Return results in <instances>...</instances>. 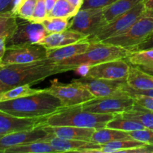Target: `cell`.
Masks as SVG:
<instances>
[{"label":"cell","instance_id":"52a82bcc","mask_svg":"<svg viewBox=\"0 0 153 153\" xmlns=\"http://www.w3.org/2000/svg\"><path fill=\"white\" fill-rule=\"evenodd\" d=\"M146 10L143 1L137 4L134 7L123 13L121 16L109 22L100 29L96 34L89 37L90 41L102 42L114 36L120 35L126 31Z\"/></svg>","mask_w":153,"mask_h":153},{"label":"cell","instance_id":"8fae6325","mask_svg":"<svg viewBox=\"0 0 153 153\" xmlns=\"http://www.w3.org/2000/svg\"><path fill=\"white\" fill-rule=\"evenodd\" d=\"M73 83L86 88L95 98L115 97L126 94L123 87L126 84V80H106L82 77L73 79Z\"/></svg>","mask_w":153,"mask_h":153},{"label":"cell","instance_id":"2e32d148","mask_svg":"<svg viewBox=\"0 0 153 153\" xmlns=\"http://www.w3.org/2000/svg\"><path fill=\"white\" fill-rule=\"evenodd\" d=\"M86 39H88V37L85 34L68 28L61 32L47 34L38 43L43 45L47 49H54L82 41Z\"/></svg>","mask_w":153,"mask_h":153},{"label":"cell","instance_id":"4fadbf2b","mask_svg":"<svg viewBox=\"0 0 153 153\" xmlns=\"http://www.w3.org/2000/svg\"><path fill=\"white\" fill-rule=\"evenodd\" d=\"M21 19L22 21L18 20L17 27L13 35L7 40V46L38 43L49 34L41 23Z\"/></svg>","mask_w":153,"mask_h":153},{"label":"cell","instance_id":"f6af8a7d","mask_svg":"<svg viewBox=\"0 0 153 153\" xmlns=\"http://www.w3.org/2000/svg\"><path fill=\"white\" fill-rule=\"evenodd\" d=\"M57 0H45V4H46V8L48 13L52 10V8L55 6Z\"/></svg>","mask_w":153,"mask_h":153},{"label":"cell","instance_id":"e0dca14e","mask_svg":"<svg viewBox=\"0 0 153 153\" xmlns=\"http://www.w3.org/2000/svg\"><path fill=\"white\" fill-rule=\"evenodd\" d=\"M43 127L51 134L59 138L88 142H91L92 135L96 131L95 128H82L71 126H43Z\"/></svg>","mask_w":153,"mask_h":153},{"label":"cell","instance_id":"c3c4849f","mask_svg":"<svg viewBox=\"0 0 153 153\" xmlns=\"http://www.w3.org/2000/svg\"><path fill=\"white\" fill-rule=\"evenodd\" d=\"M3 66H4V64H3L2 61H1V59H0V68H1V67H3Z\"/></svg>","mask_w":153,"mask_h":153},{"label":"cell","instance_id":"8992f818","mask_svg":"<svg viewBox=\"0 0 153 153\" xmlns=\"http://www.w3.org/2000/svg\"><path fill=\"white\" fill-rule=\"evenodd\" d=\"M45 90L60 100L64 108L80 105L95 98L86 88L72 82L69 84L62 83L57 79L50 81V86Z\"/></svg>","mask_w":153,"mask_h":153},{"label":"cell","instance_id":"4316f807","mask_svg":"<svg viewBox=\"0 0 153 153\" xmlns=\"http://www.w3.org/2000/svg\"><path fill=\"white\" fill-rule=\"evenodd\" d=\"M31 86L30 85H23L10 88L0 94V102L16 100L44 91V89H35Z\"/></svg>","mask_w":153,"mask_h":153},{"label":"cell","instance_id":"484cf974","mask_svg":"<svg viewBox=\"0 0 153 153\" xmlns=\"http://www.w3.org/2000/svg\"><path fill=\"white\" fill-rule=\"evenodd\" d=\"M18 25V17L12 10L0 12V37L9 39Z\"/></svg>","mask_w":153,"mask_h":153},{"label":"cell","instance_id":"83f0119b","mask_svg":"<svg viewBox=\"0 0 153 153\" xmlns=\"http://www.w3.org/2000/svg\"><path fill=\"white\" fill-rule=\"evenodd\" d=\"M106 127L109 128L120 130V131H126V132L145 128L144 126L142 125L139 121L124 118L120 114H118L116 117L109 121L106 125Z\"/></svg>","mask_w":153,"mask_h":153},{"label":"cell","instance_id":"d6986e66","mask_svg":"<svg viewBox=\"0 0 153 153\" xmlns=\"http://www.w3.org/2000/svg\"><path fill=\"white\" fill-rule=\"evenodd\" d=\"M91 45V41L86 39L82 41L67 45L54 49H48L47 58L52 62L58 63L86 52Z\"/></svg>","mask_w":153,"mask_h":153},{"label":"cell","instance_id":"7c38bea8","mask_svg":"<svg viewBox=\"0 0 153 153\" xmlns=\"http://www.w3.org/2000/svg\"><path fill=\"white\" fill-rule=\"evenodd\" d=\"M126 58L113 60L89 67L85 77L106 80H126L131 64Z\"/></svg>","mask_w":153,"mask_h":153},{"label":"cell","instance_id":"9a60e30c","mask_svg":"<svg viewBox=\"0 0 153 153\" xmlns=\"http://www.w3.org/2000/svg\"><path fill=\"white\" fill-rule=\"evenodd\" d=\"M47 117L21 118L0 111V136L44 126Z\"/></svg>","mask_w":153,"mask_h":153},{"label":"cell","instance_id":"ab89813d","mask_svg":"<svg viewBox=\"0 0 153 153\" xmlns=\"http://www.w3.org/2000/svg\"><path fill=\"white\" fill-rule=\"evenodd\" d=\"M133 153H153V144L152 145H145L142 147L137 148V149H132L130 152Z\"/></svg>","mask_w":153,"mask_h":153},{"label":"cell","instance_id":"7402d4cb","mask_svg":"<svg viewBox=\"0 0 153 153\" xmlns=\"http://www.w3.org/2000/svg\"><path fill=\"white\" fill-rule=\"evenodd\" d=\"M143 0H117L103 8V15L107 23L126 13Z\"/></svg>","mask_w":153,"mask_h":153},{"label":"cell","instance_id":"f546056e","mask_svg":"<svg viewBox=\"0 0 153 153\" xmlns=\"http://www.w3.org/2000/svg\"><path fill=\"white\" fill-rule=\"evenodd\" d=\"M78 10L67 0H57L55 6L47 17H61L71 19L77 13Z\"/></svg>","mask_w":153,"mask_h":153},{"label":"cell","instance_id":"44dd1931","mask_svg":"<svg viewBox=\"0 0 153 153\" xmlns=\"http://www.w3.org/2000/svg\"><path fill=\"white\" fill-rule=\"evenodd\" d=\"M146 145L143 142L134 139H124L110 142L106 144L102 145L100 149H94L91 152L96 153H115V152H130L132 149H137Z\"/></svg>","mask_w":153,"mask_h":153},{"label":"cell","instance_id":"ffe728a7","mask_svg":"<svg viewBox=\"0 0 153 153\" xmlns=\"http://www.w3.org/2000/svg\"><path fill=\"white\" fill-rule=\"evenodd\" d=\"M126 82L128 87L133 89H153V76L131 64Z\"/></svg>","mask_w":153,"mask_h":153},{"label":"cell","instance_id":"7dc6e473","mask_svg":"<svg viewBox=\"0 0 153 153\" xmlns=\"http://www.w3.org/2000/svg\"><path fill=\"white\" fill-rule=\"evenodd\" d=\"M143 3L146 9L153 10V0H143Z\"/></svg>","mask_w":153,"mask_h":153},{"label":"cell","instance_id":"4dcf8cb0","mask_svg":"<svg viewBox=\"0 0 153 153\" xmlns=\"http://www.w3.org/2000/svg\"><path fill=\"white\" fill-rule=\"evenodd\" d=\"M126 60L131 65L140 67L153 63V48L131 51Z\"/></svg>","mask_w":153,"mask_h":153},{"label":"cell","instance_id":"bcb514c9","mask_svg":"<svg viewBox=\"0 0 153 153\" xmlns=\"http://www.w3.org/2000/svg\"><path fill=\"white\" fill-rule=\"evenodd\" d=\"M11 88H13V87H10L9 86V85H7V84L4 83V82L0 79V94H1L2 93H4V91H7V90H9Z\"/></svg>","mask_w":153,"mask_h":153},{"label":"cell","instance_id":"30bf717a","mask_svg":"<svg viewBox=\"0 0 153 153\" xmlns=\"http://www.w3.org/2000/svg\"><path fill=\"white\" fill-rule=\"evenodd\" d=\"M48 49L39 43L13 45L6 47L1 61L4 65L13 64H26L47 58Z\"/></svg>","mask_w":153,"mask_h":153},{"label":"cell","instance_id":"7a4b0ae2","mask_svg":"<svg viewBox=\"0 0 153 153\" xmlns=\"http://www.w3.org/2000/svg\"><path fill=\"white\" fill-rule=\"evenodd\" d=\"M64 108L52 94L44 91L28 97L0 102V111L21 118H36L49 115Z\"/></svg>","mask_w":153,"mask_h":153},{"label":"cell","instance_id":"e575fe53","mask_svg":"<svg viewBox=\"0 0 153 153\" xmlns=\"http://www.w3.org/2000/svg\"><path fill=\"white\" fill-rule=\"evenodd\" d=\"M134 99L135 103L146 110L153 111V97L139 94H130Z\"/></svg>","mask_w":153,"mask_h":153},{"label":"cell","instance_id":"d6a6232c","mask_svg":"<svg viewBox=\"0 0 153 153\" xmlns=\"http://www.w3.org/2000/svg\"><path fill=\"white\" fill-rule=\"evenodd\" d=\"M132 139L143 142L146 145L153 144V129L145 128L143 129L128 132Z\"/></svg>","mask_w":153,"mask_h":153},{"label":"cell","instance_id":"d4e9b609","mask_svg":"<svg viewBox=\"0 0 153 153\" xmlns=\"http://www.w3.org/2000/svg\"><path fill=\"white\" fill-rule=\"evenodd\" d=\"M120 115L124 118L139 121L145 128L153 129V111L146 110L136 103L132 108L123 112Z\"/></svg>","mask_w":153,"mask_h":153},{"label":"cell","instance_id":"f35d334b","mask_svg":"<svg viewBox=\"0 0 153 153\" xmlns=\"http://www.w3.org/2000/svg\"><path fill=\"white\" fill-rule=\"evenodd\" d=\"M150 48H153V32L152 34L149 36L147 38V40H145L143 43L139 45L133 51H137V50H143V49H150Z\"/></svg>","mask_w":153,"mask_h":153},{"label":"cell","instance_id":"d590c367","mask_svg":"<svg viewBox=\"0 0 153 153\" xmlns=\"http://www.w3.org/2000/svg\"><path fill=\"white\" fill-rule=\"evenodd\" d=\"M115 1L117 0H84V3L81 9L105 7L114 2Z\"/></svg>","mask_w":153,"mask_h":153},{"label":"cell","instance_id":"ee69618b","mask_svg":"<svg viewBox=\"0 0 153 153\" xmlns=\"http://www.w3.org/2000/svg\"><path fill=\"white\" fill-rule=\"evenodd\" d=\"M76 10L79 11L81 8L82 6L84 3V0H67Z\"/></svg>","mask_w":153,"mask_h":153},{"label":"cell","instance_id":"8d00e7d4","mask_svg":"<svg viewBox=\"0 0 153 153\" xmlns=\"http://www.w3.org/2000/svg\"><path fill=\"white\" fill-rule=\"evenodd\" d=\"M123 91L128 93V94H139V95L148 96V97H153V89L149 90H136L130 88L126 84L123 87Z\"/></svg>","mask_w":153,"mask_h":153},{"label":"cell","instance_id":"277c9868","mask_svg":"<svg viewBox=\"0 0 153 153\" xmlns=\"http://www.w3.org/2000/svg\"><path fill=\"white\" fill-rule=\"evenodd\" d=\"M131 51L124 48L102 42L91 41L88 50L83 54L58 62V64L69 66L73 71L82 65L91 66L113 60L126 58Z\"/></svg>","mask_w":153,"mask_h":153},{"label":"cell","instance_id":"6da1fadb","mask_svg":"<svg viewBox=\"0 0 153 153\" xmlns=\"http://www.w3.org/2000/svg\"><path fill=\"white\" fill-rule=\"evenodd\" d=\"M68 71H73V69L45 58L26 64L4 65L0 68V79L10 87L33 85L51 76Z\"/></svg>","mask_w":153,"mask_h":153},{"label":"cell","instance_id":"5b68a950","mask_svg":"<svg viewBox=\"0 0 153 153\" xmlns=\"http://www.w3.org/2000/svg\"><path fill=\"white\" fill-rule=\"evenodd\" d=\"M153 32V10L146 9L143 14L127 30L120 35L102 41L133 51L147 40Z\"/></svg>","mask_w":153,"mask_h":153},{"label":"cell","instance_id":"74e56055","mask_svg":"<svg viewBox=\"0 0 153 153\" xmlns=\"http://www.w3.org/2000/svg\"><path fill=\"white\" fill-rule=\"evenodd\" d=\"M15 0H0V12L12 10Z\"/></svg>","mask_w":153,"mask_h":153},{"label":"cell","instance_id":"60d3db41","mask_svg":"<svg viewBox=\"0 0 153 153\" xmlns=\"http://www.w3.org/2000/svg\"><path fill=\"white\" fill-rule=\"evenodd\" d=\"M7 47V38L0 37V59H2Z\"/></svg>","mask_w":153,"mask_h":153},{"label":"cell","instance_id":"f1b7e54d","mask_svg":"<svg viewBox=\"0 0 153 153\" xmlns=\"http://www.w3.org/2000/svg\"><path fill=\"white\" fill-rule=\"evenodd\" d=\"M37 0H15L12 11L19 19L31 20Z\"/></svg>","mask_w":153,"mask_h":153},{"label":"cell","instance_id":"836d02e7","mask_svg":"<svg viewBox=\"0 0 153 153\" xmlns=\"http://www.w3.org/2000/svg\"><path fill=\"white\" fill-rule=\"evenodd\" d=\"M48 16V12L46 8L45 0H37L34 13L31 19V22L41 23Z\"/></svg>","mask_w":153,"mask_h":153},{"label":"cell","instance_id":"ba28073f","mask_svg":"<svg viewBox=\"0 0 153 153\" xmlns=\"http://www.w3.org/2000/svg\"><path fill=\"white\" fill-rule=\"evenodd\" d=\"M134 99L128 93L115 97L94 98L81 105L83 110L98 114H120L134 107Z\"/></svg>","mask_w":153,"mask_h":153},{"label":"cell","instance_id":"603a6c76","mask_svg":"<svg viewBox=\"0 0 153 153\" xmlns=\"http://www.w3.org/2000/svg\"><path fill=\"white\" fill-rule=\"evenodd\" d=\"M124 139H131L128 132L105 127L96 129L91 137V142L97 144L104 145L110 142Z\"/></svg>","mask_w":153,"mask_h":153},{"label":"cell","instance_id":"9c48e42d","mask_svg":"<svg viewBox=\"0 0 153 153\" xmlns=\"http://www.w3.org/2000/svg\"><path fill=\"white\" fill-rule=\"evenodd\" d=\"M103 8L80 9L73 17L68 28L85 34L88 38L92 37L108 24L103 15Z\"/></svg>","mask_w":153,"mask_h":153},{"label":"cell","instance_id":"cb8c5ba5","mask_svg":"<svg viewBox=\"0 0 153 153\" xmlns=\"http://www.w3.org/2000/svg\"><path fill=\"white\" fill-rule=\"evenodd\" d=\"M4 153H58L45 140L23 143L6 149Z\"/></svg>","mask_w":153,"mask_h":153},{"label":"cell","instance_id":"3957f363","mask_svg":"<svg viewBox=\"0 0 153 153\" xmlns=\"http://www.w3.org/2000/svg\"><path fill=\"white\" fill-rule=\"evenodd\" d=\"M117 115L87 111L82 108L80 105L73 107L64 108L59 111L49 115L44 126H71L98 129L105 128L108 123Z\"/></svg>","mask_w":153,"mask_h":153},{"label":"cell","instance_id":"ac0fdd59","mask_svg":"<svg viewBox=\"0 0 153 153\" xmlns=\"http://www.w3.org/2000/svg\"><path fill=\"white\" fill-rule=\"evenodd\" d=\"M45 141L52 145V147L58 152H86L89 153L94 149H100L102 145L92 142L82 141V140H67V139L59 138L55 136H51Z\"/></svg>","mask_w":153,"mask_h":153},{"label":"cell","instance_id":"7bdbcfd3","mask_svg":"<svg viewBox=\"0 0 153 153\" xmlns=\"http://www.w3.org/2000/svg\"><path fill=\"white\" fill-rule=\"evenodd\" d=\"M140 69L141 70H143L145 73H148V74L151 75L153 76V63L149 64H146V65L143 66H140V67H137Z\"/></svg>","mask_w":153,"mask_h":153},{"label":"cell","instance_id":"1f68e13d","mask_svg":"<svg viewBox=\"0 0 153 153\" xmlns=\"http://www.w3.org/2000/svg\"><path fill=\"white\" fill-rule=\"evenodd\" d=\"M70 19L61 17H46L43 22L42 25L48 34L61 32L68 29L70 25Z\"/></svg>","mask_w":153,"mask_h":153},{"label":"cell","instance_id":"5bb4252c","mask_svg":"<svg viewBox=\"0 0 153 153\" xmlns=\"http://www.w3.org/2000/svg\"><path fill=\"white\" fill-rule=\"evenodd\" d=\"M52 136L42 126L29 130L16 131L0 136V152L4 153L6 149L23 143L34 141L46 140Z\"/></svg>","mask_w":153,"mask_h":153},{"label":"cell","instance_id":"b9f144b4","mask_svg":"<svg viewBox=\"0 0 153 153\" xmlns=\"http://www.w3.org/2000/svg\"><path fill=\"white\" fill-rule=\"evenodd\" d=\"M89 66H86V65H82L78 67L74 71H76L79 76H82V77H85V75L87 74L88 73V70H89Z\"/></svg>","mask_w":153,"mask_h":153}]
</instances>
